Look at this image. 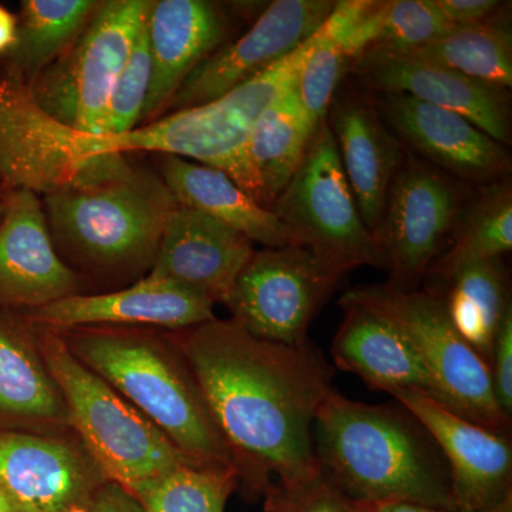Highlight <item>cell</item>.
<instances>
[{"label":"cell","mask_w":512,"mask_h":512,"mask_svg":"<svg viewBox=\"0 0 512 512\" xmlns=\"http://www.w3.org/2000/svg\"><path fill=\"white\" fill-rule=\"evenodd\" d=\"M183 350L235 457L272 471L282 484L320 473L313 429L333 390V369L309 340L282 345L215 318L192 328Z\"/></svg>","instance_id":"1"},{"label":"cell","mask_w":512,"mask_h":512,"mask_svg":"<svg viewBox=\"0 0 512 512\" xmlns=\"http://www.w3.org/2000/svg\"><path fill=\"white\" fill-rule=\"evenodd\" d=\"M320 471L363 504L409 501L457 512L440 448L407 410L329 393L313 429Z\"/></svg>","instance_id":"2"},{"label":"cell","mask_w":512,"mask_h":512,"mask_svg":"<svg viewBox=\"0 0 512 512\" xmlns=\"http://www.w3.org/2000/svg\"><path fill=\"white\" fill-rule=\"evenodd\" d=\"M313 35L284 59L224 96L201 106L174 111L128 133L92 136L57 124V153L74 173L87 170L99 157L124 156L137 151L191 158L194 163L224 171L249 194L245 156L249 136L262 113L295 86L311 50Z\"/></svg>","instance_id":"3"},{"label":"cell","mask_w":512,"mask_h":512,"mask_svg":"<svg viewBox=\"0 0 512 512\" xmlns=\"http://www.w3.org/2000/svg\"><path fill=\"white\" fill-rule=\"evenodd\" d=\"M67 346L84 366L202 466L237 470L235 454L202 399L194 377L156 340L136 333L82 330Z\"/></svg>","instance_id":"4"},{"label":"cell","mask_w":512,"mask_h":512,"mask_svg":"<svg viewBox=\"0 0 512 512\" xmlns=\"http://www.w3.org/2000/svg\"><path fill=\"white\" fill-rule=\"evenodd\" d=\"M177 205L163 178L133 167L96 183L66 185L43 202L53 241L103 268L153 259Z\"/></svg>","instance_id":"5"},{"label":"cell","mask_w":512,"mask_h":512,"mask_svg":"<svg viewBox=\"0 0 512 512\" xmlns=\"http://www.w3.org/2000/svg\"><path fill=\"white\" fill-rule=\"evenodd\" d=\"M46 366L62 394L70 423L113 483L133 491L174 468L202 466L84 366L62 340L46 343Z\"/></svg>","instance_id":"6"},{"label":"cell","mask_w":512,"mask_h":512,"mask_svg":"<svg viewBox=\"0 0 512 512\" xmlns=\"http://www.w3.org/2000/svg\"><path fill=\"white\" fill-rule=\"evenodd\" d=\"M339 303L362 306L399 330L436 380L448 409L498 433L510 426L495 402L490 366L453 328L441 296L365 285L350 289Z\"/></svg>","instance_id":"7"},{"label":"cell","mask_w":512,"mask_h":512,"mask_svg":"<svg viewBox=\"0 0 512 512\" xmlns=\"http://www.w3.org/2000/svg\"><path fill=\"white\" fill-rule=\"evenodd\" d=\"M271 211L291 244L309 249L339 274L362 265L386 266L357 207L326 119L316 127L301 167Z\"/></svg>","instance_id":"8"},{"label":"cell","mask_w":512,"mask_h":512,"mask_svg":"<svg viewBox=\"0 0 512 512\" xmlns=\"http://www.w3.org/2000/svg\"><path fill=\"white\" fill-rule=\"evenodd\" d=\"M150 5L151 0L100 2L82 35L28 86L36 106L74 131L104 134L114 84Z\"/></svg>","instance_id":"9"},{"label":"cell","mask_w":512,"mask_h":512,"mask_svg":"<svg viewBox=\"0 0 512 512\" xmlns=\"http://www.w3.org/2000/svg\"><path fill=\"white\" fill-rule=\"evenodd\" d=\"M342 276L299 245L266 248L254 252L224 305L252 335L302 345L313 316Z\"/></svg>","instance_id":"10"},{"label":"cell","mask_w":512,"mask_h":512,"mask_svg":"<svg viewBox=\"0 0 512 512\" xmlns=\"http://www.w3.org/2000/svg\"><path fill=\"white\" fill-rule=\"evenodd\" d=\"M463 195L443 171L407 153L394 175L384 210L380 247L387 284L416 289L448 242L463 210Z\"/></svg>","instance_id":"11"},{"label":"cell","mask_w":512,"mask_h":512,"mask_svg":"<svg viewBox=\"0 0 512 512\" xmlns=\"http://www.w3.org/2000/svg\"><path fill=\"white\" fill-rule=\"evenodd\" d=\"M333 6L330 0L272 2L244 36L221 46L188 74L165 111L210 103L264 72L308 40Z\"/></svg>","instance_id":"12"},{"label":"cell","mask_w":512,"mask_h":512,"mask_svg":"<svg viewBox=\"0 0 512 512\" xmlns=\"http://www.w3.org/2000/svg\"><path fill=\"white\" fill-rule=\"evenodd\" d=\"M350 70L377 94H406L454 111L501 144L511 137L510 94L402 50L370 46Z\"/></svg>","instance_id":"13"},{"label":"cell","mask_w":512,"mask_h":512,"mask_svg":"<svg viewBox=\"0 0 512 512\" xmlns=\"http://www.w3.org/2000/svg\"><path fill=\"white\" fill-rule=\"evenodd\" d=\"M389 394L419 421L446 458L457 511L481 510L512 493V448L504 433L460 416L419 390Z\"/></svg>","instance_id":"14"},{"label":"cell","mask_w":512,"mask_h":512,"mask_svg":"<svg viewBox=\"0 0 512 512\" xmlns=\"http://www.w3.org/2000/svg\"><path fill=\"white\" fill-rule=\"evenodd\" d=\"M377 97L375 107L384 124L437 170L481 185L498 183L510 174L511 157L504 144L466 117L406 94Z\"/></svg>","instance_id":"15"},{"label":"cell","mask_w":512,"mask_h":512,"mask_svg":"<svg viewBox=\"0 0 512 512\" xmlns=\"http://www.w3.org/2000/svg\"><path fill=\"white\" fill-rule=\"evenodd\" d=\"M77 291V278L55 248L35 192L12 190L0 215V302L42 308Z\"/></svg>","instance_id":"16"},{"label":"cell","mask_w":512,"mask_h":512,"mask_svg":"<svg viewBox=\"0 0 512 512\" xmlns=\"http://www.w3.org/2000/svg\"><path fill=\"white\" fill-rule=\"evenodd\" d=\"M254 252V242L241 232L178 204L165 222L148 278L225 303Z\"/></svg>","instance_id":"17"},{"label":"cell","mask_w":512,"mask_h":512,"mask_svg":"<svg viewBox=\"0 0 512 512\" xmlns=\"http://www.w3.org/2000/svg\"><path fill=\"white\" fill-rule=\"evenodd\" d=\"M228 30L227 15L217 3L151 0L146 16L151 82L141 126L163 114L188 74L224 46Z\"/></svg>","instance_id":"18"},{"label":"cell","mask_w":512,"mask_h":512,"mask_svg":"<svg viewBox=\"0 0 512 512\" xmlns=\"http://www.w3.org/2000/svg\"><path fill=\"white\" fill-rule=\"evenodd\" d=\"M326 120L363 221L380 244L387 195L404 157L402 144L375 104L357 94L335 97Z\"/></svg>","instance_id":"19"},{"label":"cell","mask_w":512,"mask_h":512,"mask_svg":"<svg viewBox=\"0 0 512 512\" xmlns=\"http://www.w3.org/2000/svg\"><path fill=\"white\" fill-rule=\"evenodd\" d=\"M35 318L56 329L89 325H156L195 328L215 319L214 302L171 282L146 278L123 291L74 295L36 309Z\"/></svg>","instance_id":"20"},{"label":"cell","mask_w":512,"mask_h":512,"mask_svg":"<svg viewBox=\"0 0 512 512\" xmlns=\"http://www.w3.org/2000/svg\"><path fill=\"white\" fill-rule=\"evenodd\" d=\"M339 305L345 318L330 350L339 369L384 392L419 390L443 404L436 380L399 330L362 306Z\"/></svg>","instance_id":"21"},{"label":"cell","mask_w":512,"mask_h":512,"mask_svg":"<svg viewBox=\"0 0 512 512\" xmlns=\"http://www.w3.org/2000/svg\"><path fill=\"white\" fill-rule=\"evenodd\" d=\"M86 484L82 460L66 444L0 434V488L16 512H69Z\"/></svg>","instance_id":"22"},{"label":"cell","mask_w":512,"mask_h":512,"mask_svg":"<svg viewBox=\"0 0 512 512\" xmlns=\"http://www.w3.org/2000/svg\"><path fill=\"white\" fill-rule=\"evenodd\" d=\"M164 184L177 204L201 212L266 248L291 244L274 211L262 207L224 171L175 156H164Z\"/></svg>","instance_id":"23"},{"label":"cell","mask_w":512,"mask_h":512,"mask_svg":"<svg viewBox=\"0 0 512 512\" xmlns=\"http://www.w3.org/2000/svg\"><path fill=\"white\" fill-rule=\"evenodd\" d=\"M318 124L313 123L295 86L262 113L249 136L247 167L249 194L272 210L279 195L301 167Z\"/></svg>","instance_id":"24"},{"label":"cell","mask_w":512,"mask_h":512,"mask_svg":"<svg viewBox=\"0 0 512 512\" xmlns=\"http://www.w3.org/2000/svg\"><path fill=\"white\" fill-rule=\"evenodd\" d=\"M447 284L443 301L451 325L490 366L498 326L511 306L503 261L485 259L463 266Z\"/></svg>","instance_id":"25"},{"label":"cell","mask_w":512,"mask_h":512,"mask_svg":"<svg viewBox=\"0 0 512 512\" xmlns=\"http://www.w3.org/2000/svg\"><path fill=\"white\" fill-rule=\"evenodd\" d=\"M450 248L431 265L429 274L448 281L458 269L485 259L501 258L512 249V188L510 180L484 185L463 205L451 232Z\"/></svg>","instance_id":"26"},{"label":"cell","mask_w":512,"mask_h":512,"mask_svg":"<svg viewBox=\"0 0 512 512\" xmlns=\"http://www.w3.org/2000/svg\"><path fill=\"white\" fill-rule=\"evenodd\" d=\"M505 6L480 25L457 28L448 35L404 52L430 60L477 80L510 89L512 86V32ZM403 52V50H402Z\"/></svg>","instance_id":"27"},{"label":"cell","mask_w":512,"mask_h":512,"mask_svg":"<svg viewBox=\"0 0 512 512\" xmlns=\"http://www.w3.org/2000/svg\"><path fill=\"white\" fill-rule=\"evenodd\" d=\"M100 2L25 0L18 23L16 76L32 84L82 35Z\"/></svg>","instance_id":"28"},{"label":"cell","mask_w":512,"mask_h":512,"mask_svg":"<svg viewBox=\"0 0 512 512\" xmlns=\"http://www.w3.org/2000/svg\"><path fill=\"white\" fill-rule=\"evenodd\" d=\"M355 12L353 0L335 2L328 18L313 35L311 50L296 80V94L315 124L326 119L340 80L355 56Z\"/></svg>","instance_id":"29"},{"label":"cell","mask_w":512,"mask_h":512,"mask_svg":"<svg viewBox=\"0 0 512 512\" xmlns=\"http://www.w3.org/2000/svg\"><path fill=\"white\" fill-rule=\"evenodd\" d=\"M0 412L64 420L66 404L55 380L32 350L0 323Z\"/></svg>","instance_id":"30"},{"label":"cell","mask_w":512,"mask_h":512,"mask_svg":"<svg viewBox=\"0 0 512 512\" xmlns=\"http://www.w3.org/2000/svg\"><path fill=\"white\" fill-rule=\"evenodd\" d=\"M457 29L443 15L436 0L367 2L353 37L355 56L370 46L412 50Z\"/></svg>","instance_id":"31"},{"label":"cell","mask_w":512,"mask_h":512,"mask_svg":"<svg viewBox=\"0 0 512 512\" xmlns=\"http://www.w3.org/2000/svg\"><path fill=\"white\" fill-rule=\"evenodd\" d=\"M237 470L181 466L130 491L146 512H224Z\"/></svg>","instance_id":"32"},{"label":"cell","mask_w":512,"mask_h":512,"mask_svg":"<svg viewBox=\"0 0 512 512\" xmlns=\"http://www.w3.org/2000/svg\"><path fill=\"white\" fill-rule=\"evenodd\" d=\"M151 82V57L148 49L146 20L131 49L130 57L119 74L109 109L104 134H123L140 123Z\"/></svg>","instance_id":"33"},{"label":"cell","mask_w":512,"mask_h":512,"mask_svg":"<svg viewBox=\"0 0 512 512\" xmlns=\"http://www.w3.org/2000/svg\"><path fill=\"white\" fill-rule=\"evenodd\" d=\"M266 512H363V504L342 493L320 471L301 483L269 488Z\"/></svg>","instance_id":"34"},{"label":"cell","mask_w":512,"mask_h":512,"mask_svg":"<svg viewBox=\"0 0 512 512\" xmlns=\"http://www.w3.org/2000/svg\"><path fill=\"white\" fill-rule=\"evenodd\" d=\"M491 383L498 409L511 420L512 414V309H507L497 335L490 362Z\"/></svg>","instance_id":"35"},{"label":"cell","mask_w":512,"mask_h":512,"mask_svg":"<svg viewBox=\"0 0 512 512\" xmlns=\"http://www.w3.org/2000/svg\"><path fill=\"white\" fill-rule=\"evenodd\" d=\"M448 22L456 28L480 25L493 18L503 3L497 0H436Z\"/></svg>","instance_id":"36"},{"label":"cell","mask_w":512,"mask_h":512,"mask_svg":"<svg viewBox=\"0 0 512 512\" xmlns=\"http://www.w3.org/2000/svg\"><path fill=\"white\" fill-rule=\"evenodd\" d=\"M92 510L93 512H146L130 491L116 483L101 488L94 497Z\"/></svg>","instance_id":"37"},{"label":"cell","mask_w":512,"mask_h":512,"mask_svg":"<svg viewBox=\"0 0 512 512\" xmlns=\"http://www.w3.org/2000/svg\"><path fill=\"white\" fill-rule=\"evenodd\" d=\"M18 42V20L0 6V53L13 49Z\"/></svg>","instance_id":"38"},{"label":"cell","mask_w":512,"mask_h":512,"mask_svg":"<svg viewBox=\"0 0 512 512\" xmlns=\"http://www.w3.org/2000/svg\"><path fill=\"white\" fill-rule=\"evenodd\" d=\"M370 512H451L430 505L393 501V503L366 504Z\"/></svg>","instance_id":"39"},{"label":"cell","mask_w":512,"mask_h":512,"mask_svg":"<svg viewBox=\"0 0 512 512\" xmlns=\"http://www.w3.org/2000/svg\"><path fill=\"white\" fill-rule=\"evenodd\" d=\"M457 512H512V493L508 494L504 500L490 505V507L481 508V510H460Z\"/></svg>","instance_id":"40"},{"label":"cell","mask_w":512,"mask_h":512,"mask_svg":"<svg viewBox=\"0 0 512 512\" xmlns=\"http://www.w3.org/2000/svg\"><path fill=\"white\" fill-rule=\"evenodd\" d=\"M0 512H16L2 488H0Z\"/></svg>","instance_id":"41"},{"label":"cell","mask_w":512,"mask_h":512,"mask_svg":"<svg viewBox=\"0 0 512 512\" xmlns=\"http://www.w3.org/2000/svg\"><path fill=\"white\" fill-rule=\"evenodd\" d=\"M69 512H87L86 510H83V508L80 507H73L72 510Z\"/></svg>","instance_id":"42"},{"label":"cell","mask_w":512,"mask_h":512,"mask_svg":"<svg viewBox=\"0 0 512 512\" xmlns=\"http://www.w3.org/2000/svg\"><path fill=\"white\" fill-rule=\"evenodd\" d=\"M363 504V503H362ZM363 512H370L369 507L366 504H363Z\"/></svg>","instance_id":"43"},{"label":"cell","mask_w":512,"mask_h":512,"mask_svg":"<svg viewBox=\"0 0 512 512\" xmlns=\"http://www.w3.org/2000/svg\"><path fill=\"white\" fill-rule=\"evenodd\" d=\"M3 212V201H0V215H2Z\"/></svg>","instance_id":"44"}]
</instances>
